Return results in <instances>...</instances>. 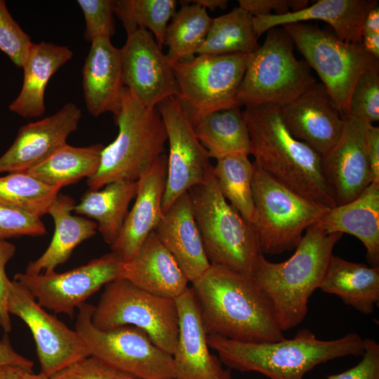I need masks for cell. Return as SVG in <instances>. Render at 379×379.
Here are the masks:
<instances>
[{
	"instance_id": "6da1fadb",
	"label": "cell",
	"mask_w": 379,
	"mask_h": 379,
	"mask_svg": "<svg viewBox=\"0 0 379 379\" xmlns=\"http://www.w3.org/2000/svg\"><path fill=\"white\" fill-rule=\"evenodd\" d=\"M192 284L207 335L245 343L284 338L272 302L252 277L211 265Z\"/></svg>"
},
{
	"instance_id": "7a4b0ae2",
	"label": "cell",
	"mask_w": 379,
	"mask_h": 379,
	"mask_svg": "<svg viewBox=\"0 0 379 379\" xmlns=\"http://www.w3.org/2000/svg\"><path fill=\"white\" fill-rule=\"evenodd\" d=\"M242 114L250 136V154L260 168L310 199L328 208L336 206L324 177L321 155L292 135L279 106H247Z\"/></svg>"
},
{
	"instance_id": "3957f363",
	"label": "cell",
	"mask_w": 379,
	"mask_h": 379,
	"mask_svg": "<svg viewBox=\"0 0 379 379\" xmlns=\"http://www.w3.org/2000/svg\"><path fill=\"white\" fill-rule=\"evenodd\" d=\"M207 343L230 368L260 373L269 379H304L319 364L364 353V339L357 333L324 340L308 328L299 330L293 338L272 342L245 343L207 335Z\"/></svg>"
},
{
	"instance_id": "277c9868",
	"label": "cell",
	"mask_w": 379,
	"mask_h": 379,
	"mask_svg": "<svg viewBox=\"0 0 379 379\" xmlns=\"http://www.w3.org/2000/svg\"><path fill=\"white\" fill-rule=\"evenodd\" d=\"M327 234L314 224L308 227L293 255L281 262H272L262 255L252 277L267 295L281 331L299 325L308 311V301L323 280L333 251L342 238Z\"/></svg>"
},
{
	"instance_id": "5b68a950",
	"label": "cell",
	"mask_w": 379,
	"mask_h": 379,
	"mask_svg": "<svg viewBox=\"0 0 379 379\" xmlns=\"http://www.w3.org/2000/svg\"><path fill=\"white\" fill-rule=\"evenodd\" d=\"M188 193L210 264L252 277L262 255L254 227L223 197L213 166Z\"/></svg>"
},
{
	"instance_id": "8992f818",
	"label": "cell",
	"mask_w": 379,
	"mask_h": 379,
	"mask_svg": "<svg viewBox=\"0 0 379 379\" xmlns=\"http://www.w3.org/2000/svg\"><path fill=\"white\" fill-rule=\"evenodd\" d=\"M114 117L118 135L102 149L98 171L86 180L89 190L116 180L136 181L164 154L167 133L157 107L142 106L125 87Z\"/></svg>"
},
{
	"instance_id": "52a82bcc",
	"label": "cell",
	"mask_w": 379,
	"mask_h": 379,
	"mask_svg": "<svg viewBox=\"0 0 379 379\" xmlns=\"http://www.w3.org/2000/svg\"><path fill=\"white\" fill-rule=\"evenodd\" d=\"M293 41L283 27L267 32L254 51L237 93V107L283 106L317 82L310 67L298 60Z\"/></svg>"
},
{
	"instance_id": "ba28073f",
	"label": "cell",
	"mask_w": 379,
	"mask_h": 379,
	"mask_svg": "<svg viewBox=\"0 0 379 379\" xmlns=\"http://www.w3.org/2000/svg\"><path fill=\"white\" fill-rule=\"evenodd\" d=\"M253 163V227L260 251L262 254L292 251L306 230L330 208L293 190Z\"/></svg>"
},
{
	"instance_id": "9c48e42d",
	"label": "cell",
	"mask_w": 379,
	"mask_h": 379,
	"mask_svg": "<svg viewBox=\"0 0 379 379\" xmlns=\"http://www.w3.org/2000/svg\"><path fill=\"white\" fill-rule=\"evenodd\" d=\"M281 27L310 69L317 72L343 119L347 117L350 98L356 81L364 72L378 67L379 59L368 53L361 42H345L333 30L303 22Z\"/></svg>"
},
{
	"instance_id": "30bf717a",
	"label": "cell",
	"mask_w": 379,
	"mask_h": 379,
	"mask_svg": "<svg viewBox=\"0 0 379 379\" xmlns=\"http://www.w3.org/2000/svg\"><path fill=\"white\" fill-rule=\"evenodd\" d=\"M91 321L100 330L138 327L159 347L172 355L175 352L179 330L175 300L151 293L126 279L105 285Z\"/></svg>"
},
{
	"instance_id": "8fae6325",
	"label": "cell",
	"mask_w": 379,
	"mask_h": 379,
	"mask_svg": "<svg viewBox=\"0 0 379 379\" xmlns=\"http://www.w3.org/2000/svg\"><path fill=\"white\" fill-rule=\"evenodd\" d=\"M77 308L75 331L90 355L138 379L175 378L173 355L156 345L145 331L129 325L98 329L91 321L94 306L84 302Z\"/></svg>"
},
{
	"instance_id": "7c38bea8",
	"label": "cell",
	"mask_w": 379,
	"mask_h": 379,
	"mask_svg": "<svg viewBox=\"0 0 379 379\" xmlns=\"http://www.w3.org/2000/svg\"><path fill=\"white\" fill-rule=\"evenodd\" d=\"M252 53L197 55L171 64L175 98L193 126L214 112L237 106V93Z\"/></svg>"
},
{
	"instance_id": "4fadbf2b",
	"label": "cell",
	"mask_w": 379,
	"mask_h": 379,
	"mask_svg": "<svg viewBox=\"0 0 379 379\" xmlns=\"http://www.w3.org/2000/svg\"><path fill=\"white\" fill-rule=\"evenodd\" d=\"M124 261L112 251L71 270L58 273H17L24 286L44 308L72 317L74 310L102 286L122 279Z\"/></svg>"
},
{
	"instance_id": "5bb4252c",
	"label": "cell",
	"mask_w": 379,
	"mask_h": 379,
	"mask_svg": "<svg viewBox=\"0 0 379 379\" xmlns=\"http://www.w3.org/2000/svg\"><path fill=\"white\" fill-rule=\"evenodd\" d=\"M9 314L21 319L29 327L36 345L40 373L49 378L58 371L90 353L75 330L70 329L42 307L21 284L11 281L7 298Z\"/></svg>"
},
{
	"instance_id": "9a60e30c",
	"label": "cell",
	"mask_w": 379,
	"mask_h": 379,
	"mask_svg": "<svg viewBox=\"0 0 379 379\" xmlns=\"http://www.w3.org/2000/svg\"><path fill=\"white\" fill-rule=\"evenodd\" d=\"M157 108L164 123L169 144L162 200L164 213L179 197L202 183L213 166L178 100L174 96L168 98L160 102Z\"/></svg>"
},
{
	"instance_id": "2e32d148",
	"label": "cell",
	"mask_w": 379,
	"mask_h": 379,
	"mask_svg": "<svg viewBox=\"0 0 379 379\" xmlns=\"http://www.w3.org/2000/svg\"><path fill=\"white\" fill-rule=\"evenodd\" d=\"M120 53L124 86L142 106L156 108L176 96L172 67L149 31L137 29L128 33Z\"/></svg>"
},
{
	"instance_id": "e0dca14e",
	"label": "cell",
	"mask_w": 379,
	"mask_h": 379,
	"mask_svg": "<svg viewBox=\"0 0 379 379\" xmlns=\"http://www.w3.org/2000/svg\"><path fill=\"white\" fill-rule=\"evenodd\" d=\"M335 145L322 155V168L335 205L358 197L372 182L367 154L370 124L348 117Z\"/></svg>"
},
{
	"instance_id": "ac0fdd59",
	"label": "cell",
	"mask_w": 379,
	"mask_h": 379,
	"mask_svg": "<svg viewBox=\"0 0 379 379\" xmlns=\"http://www.w3.org/2000/svg\"><path fill=\"white\" fill-rule=\"evenodd\" d=\"M292 135L321 156L339 140L345 119L332 96L321 82H316L293 101L279 107Z\"/></svg>"
},
{
	"instance_id": "d6986e66",
	"label": "cell",
	"mask_w": 379,
	"mask_h": 379,
	"mask_svg": "<svg viewBox=\"0 0 379 379\" xmlns=\"http://www.w3.org/2000/svg\"><path fill=\"white\" fill-rule=\"evenodd\" d=\"M81 110L68 102L54 114L21 126L16 138L0 157V173L27 171L67 144L77 129Z\"/></svg>"
},
{
	"instance_id": "ffe728a7",
	"label": "cell",
	"mask_w": 379,
	"mask_h": 379,
	"mask_svg": "<svg viewBox=\"0 0 379 379\" xmlns=\"http://www.w3.org/2000/svg\"><path fill=\"white\" fill-rule=\"evenodd\" d=\"M167 173V156L161 154L138 180V190L120 234L110 246L124 262L130 260L163 216L162 200Z\"/></svg>"
},
{
	"instance_id": "44dd1931",
	"label": "cell",
	"mask_w": 379,
	"mask_h": 379,
	"mask_svg": "<svg viewBox=\"0 0 379 379\" xmlns=\"http://www.w3.org/2000/svg\"><path fill=\"white\" fill-rule=\"evenodd\" d=\"M179 330L173 354L175 379H218L224 369L211 354L199 307L192 288L175 299Z\"/></svg>"
},
{
	"instance_id": "7402d4cb",
	"label": "cell",
	"mask_w": 379,
	"mask_h": 379,
	"mask_svg": "<svg viewBox=\"0 0 379 379\" xmlns=\"http://www.w3.org/2000/svg\"><path fill=\"white\" fill-rule=\"evenodd\" d=\"M86 107L93 117L105 112L115 116L121 107L125 88L120 48L109 38L98 37L91 41L82 69Z\"/></svg>"
},
{
	"instance_id": "603a6c76",
	"label": "cell",
	"mask_w": 379,
	"mask_h": 379,
	"mask_svg": "<svg viewBox=\"0 0 379 379\" xmlns=\"http://www.w3.org/2000/svg\"><path fill=\"white\" fill-rule=\"evenodd\" d=\"M155 232L190 282L211 266L194 218L188 192L179 197L163 214Z\"/></svg>"
},
{
	"instance_id": "cb8c5ba5",
	"label": "cell",
	"mask_w": 379,
	"mask_h": 379,
	"mask_svg": "<svg viewBox=\"0 0 379 379\" xmlns=\"http://www.w3.org/2000/svg\"><path fill=\"white\" fill-rule=\"evenodd\" d=\"M122 279L151 293L173 299L182 295L190 282L154 230L124 262Z\"/></svg>"
},
{
	"instance_id": "d4e9b609",
	"label": "cell",
	"mask_w": 379,
	"mask_h": 379,
	"mask_svg": "<svg viewBox=\"0 0 379 379\" xmlns=\"http://www.w3.org/2000/svg\"><path fill=\"white\" fill-rule=\"evenodd\" d=\"M378 5V0H319L306 8L284 15L253 17L259 38L269 29L307 20L326 22L335 34L347 43L361 41V24L366 13Z\"/></svg>"
},
{
	"instance_id": "484cf974",
	"label": "cell",
	"mask_w": 379,
	"mask_h": 379,
	"mask_svg": "<svg viewBox=\"0 0 379 379\" xmlns=\"http://www.w3.org/2000/svg\"><path fill=\"white\" fill-rule=\"evenodd\" d=\"M314 224L327 234L356 237L370 266L379 267V182H372L353 201L330 208Z\"/></svg>"
},
{
	"instance_id": "4316f807",
	"label": "cell",
	"mask_w": 379,
	"mask_h": 379,
	"mask_svg": "<svg viewBox=\"0 0 379 379\" xmlns=\"http://www.w3.org/2000/svg\"><path fill=\"white\" fill-rule=\"evenodd\" d=\"M75 204L70 196L58 194L47 213L55 225L51 241L40 257L28 263L25 272L38 274L55 272L58 265L68 260L78 245L96 234L95 221L72 214Z\"/></svg>"
},
{
	"instance_id": "83f0119b",
	"label": "cell",
	"mask_w": 379,
	"mask_h": 379,
	"mask_svg": "<svg viewBox=\"0 0 379 379\" xmlns=\"http://www.w3.org/2000/svg\"><path fill=\"white\" fill-rule=\"evenodd\" d=\"M72 56L73 52L67 46L46 41L33 43L22 67V88L9 110L24 118L43 115L46 87L51 77Z\"/></svg>"
},
{
	"instance_id": "f1b7e54d",
	"label": "cell",
	"mask_w": 379,
	"mask_h": 379,
	"mask_svg": "<svg viewBox=\"0 0 379 379\" xmlns=\"http://www.w3.org/2000/svg\"><path fill=\"white\" fill-rule=\"evenodd\" d=\"M319 289L347 305L371 314L379 302V267L332 255Z\"/></svg>"
},
{
	"instance_id": "f546056e",
	"label": "cell",
	"mask_w": 379,
	"mask_h": 379,
	"mask_svg": "<svg viewBox=\"0 0 379 379\" xmlns=\"http://www.w3.org/2000/svg\"><path fill=\"white\" fill-rule=\"evenodd\" d=\"M137 190L138 180L111 182L99 190L86 191L73 211L95 220L104 241L112 246L120 234Z\"/></svg>"
},
{
	"instance_id": "4dcf8cb0",
	"label": "cell",
	"mask_w": 379,
	"mask_h": 379,
	"mask_svg": "<svg viewBox=\"0 0 379 379\" xmlns=\"http://www.w3.org/2000/svg\"><path fill=\"white\" fill-rule=\"evenodd\" d=\"M195 134L210 158L250 154L248 131L239 107L214 112L194 126Z\"/></svg>"
},
{
	"instance_id": "1f68e13d",
	"label": "cell",
	"mask_w": 379,
	"mask_h": 379,
	"mask_svg": "<svg viewBox=\"0 0 379 379\" xmlns=\"http://www.w3.org/2000/svg\"><path fill=\"white\" fill-rule=\"evenodd\" d=\"M103 148L102 144L74 147L67 143L27 172L47 185L62 188L93 175Z\"/></svg>"
},
{
	"instance_id": "d6a6232c",
	"label": "cell",
	"mask_w": 379,
	"mask_h": 379,
	"mask_svg": "<svg viewBox=\"0 0 379 379\" xmlns=\"http://www.w3.org/2000/svg\"><path fill=\"white\" fill-rule=\"evenodd\" d=\"M258 39L253 16L239 6L235 7L223 15L212 18L206 37L197 54L253 53L260 46Z\"/></svg>"
},
{
	"instance_id": "836d02e7",
	"label": "cell",
	"mask_w": 379,
	"mask_h": 379,
	"mask_svg": "<svg viewBox=\"0 0 379 379\" xmlns=\"http://www.w3.org/2000/svg\"><path fill=\"white\" fill-rule=\"evenodd\" d=\"M180 4L181 8L168 25L164 42L168 47L166 55L171 65L195 57L212 22L204 8L187 1Z\"/></svg>"
},
{
	"instance_id": "e575fe53",
	"label": "cell",
	"mask_w": 379,
	"mask_h": 379,
	"mask_svg": "<svg viewBox=\"0 0 379 379\" xmlns=\"http://www.w3.org/2000/svg\"><path fill=\"white\" fill-rule=\"evenodd\" d=\"M248 156L238 153L217 159L213 173L225 199L253 226L255 220L252 189L254 166Z\"/></svg>"
},
{
	"instance_id": "d590c367",
	"label": "cell",
	"mask_w": 379,
	"mask_h": 379,
	"mask_svg": "<svg viewBox=\"0 0 379 379\" xmlns=\"http://www.w3.org/2000/svg\"><path fill=\"white\" fill-rule=\"evenodd\" d=\"M60 189L44 184L27 171L11 172L0 177V205L41 218L47 214Z\"/></svg>"
},
{
	"instance_id": "8d00e7d4",
	"label": "cell",
	"mask_w": 379,
	"mask_h": 379,
	"mask_svg": "<svg viewBox=\"0 0 379 379\" xmlns=\"http://www.w3.org/2000/svg\"><path fill=\"white\" fill-rule=\"evenodd\" d=\"M175 0H117L114 13L129 33L148 29L160 48L164 45L168 20L176 12Z\"/></svg>"
},
{
	"instance_id": "74e56055",
	"label": "cell",
	"mask_w": 379,
	"mask_h": 379,
	"mask_svg": "<svg viewBox=\"0 0 379 379\" xmlns=\"http://www.w3.org/2000/svg\"><path fill=\"white\" fill-rule=\"evenodd\" d=\"M348 117L368 124L379 121V67L364 72L356 81L350 98Z\"/></svg>"
},
{
	"instance_id": "f35d334b",
	"label": "cell",
	"mask_w": 379,
	"mask_h": 379,
	"mask_svg": "<svg viewBox=\"0 0 379 379\" xmlns=\"http://www.w3.org/2000/svg\"><path fill=\"white\" fill-rule=\"evenodd\" d=\"M33 42L13 18L6 3L0 0V50L18 67H22Z\"/></svg>"
},
{
	"instance_id": "ab89813d",
	"label": "cell",
	"mask_w": 379,
	"mask_h": 379,
	"mask_svg": "<svg viewBox=\"0 0 379 379\" xmlns=\"http://www.w3.org/2000/svg\"><path fill=\"white\" fill-rule=\"evenodd\" d=\"M84 16V38L92 41L98 37L111 38L114 32V1L78 0Z\"/></svg>"
},
{
	"instance_id": "60d3db41",
	"label": "cell",
	"mask_w": 379,
	"mask_h": 379,
	"mask_svg": "<svg viewBox=\"0 0 379 379\" xmlns=\"http://www.w3.org/2000/svg\"><path fill=\"white\" fill-rule=\"evenodd\" d=\"M46 233L41 218L0 205V240L23 236H42Z\"/></svg>"
},
{
	"instance_id": "b9f144b4",
	"label": "cell",
	"mask_w": 379,
	"mask_h": 379,
	"mask_svg": "<svg viewBox=\"0 0 379 379\" xmlns=\"http://www.w3.org/2000/svg\"><path fill=\"white\" fill-rule=\"evenodd\" d=\"M48 379H138L94 357H84L58 371Z\"/></svg>"
},
{
	"instance_id": "7bdbcfd3",
	"label": "cell",
	"mask_w": 379,
	"mask_h": 379,
	"mask_svg": "<svg viewBox=\"0 0 379 379\" xmlns=\"http://www.w3.org/2000/svg\"><path fill=\"white\" fill-rule=\"evenodd\" d=\"M361 361L342 373L329 375L326 379H379V344L373 338L364 339Z\"/></svg>"
},
{
	"instance_id": "ee69618b",
	"label": "cell",
	"mask_w": 379,
	"mask_h": 379,
	"mask_svg": "<svg viewBox=\"0 0 379 379\" xmlns=\"http://www.w3.org/2000/svg\"><path fill=\"white\" fill-rule=\"evenodd\" d=\"M239 7L253 17L284 15L309 6L308 0H239Z\"/></svg>"
},
{
	"instance_id": "f6af8a7d",
	"label": "cell",
	"mask_w": 379,
	"mask_h": 379,
	"mask_svg": "<svg viewBox=\"0 0 379 379\" xmlns=\"http://www.w3.org/2000/svg\"><path fill=\"white\" fill-rule=\"evenodd\" d=\"M15 246L7 240H0V326L5 333L11 331L10 314L7 310L8 290L11 280L6 266L15 253Z\"/></svg>"
},
{
	"instance_id": "bcb514c9",
	"label": "cell",
	"mask_w": 379,
	"mask_h": 379,
	"mask_svg": "<svg viewBox=\"0 0 379 379\" xmlns=\"http://www.w3.org/2000/svg\"><path fill=\"white\" fill-rule=\"evenodd\" d=\"M13 365L32 371L34 362L20 355L13 348L7 333L0 340V366Z\"/></svg>"
},
{
	"instance_id": "7dc6e473",
	"label": "cell",
	"mask_w": 379,
	"mask_h": 379,
	"mask_svg": "<svg viewBox=\"0 0 379 379\" xmlns=\"http://www.w3.org/2000/svg\"><path fill=\"white\" fill-rule=\"evenodd\" d=\"M367 154L372 182H379V127L373 124L368 128Z\"/></svg>"
},
{
	"instance_id": "c3c4849f",
	"label": "cell",
	"mask_w": 379,
	"mask_h": 379,
	"mask_svg": "<svg viewBox=\"0 0 379 379\" xmlns=\"http://www.w3.org/2000/svg\"><path fill=\"white\" fill-rule=\"evenodd\" d=\"M0 379H48L41 373L35 374L20 366L4 365L0 366Z\"/></svg>"
},
{
	"instance_id": "681fc988",
	"label": "cell",
	"mask_w": 379,
	"mask_h": 379,
	"mask_svg": "<svg viewBox=\"0 0 379 379\" xmlns=\"http://www.w3.org/2000/svg\"><path fill=\"white\" fill-rule=\"evenodd\" d=\"M361 36L366 34H379V7L372 8L364 17L361 24Z\"/></svg>"
},
{
	"instance_id": "f907efd6",
	"label": "cell",
	"mask_w": 379,
	"mask_h": 379,
	"mask_svg": "<svg viewBox=\"0 0 379 379\" xmlns=\"http://www.w3.org/2000/svg\"><path fill=\"white\" fill-rule=\"evenodd\" d=\"M364 48L375 58L379 59V34L371 33L361 36Z\"/></svg>"
},
{
	"instance_id": "816d5d0a",
	"label": "cell",
	"mask_w": 379,
	"mask_h": 379,
	"mask_svg": "<svg viewBox=\"0 0 379 379\" xmlns=\"http://www.w3.org/2000/svg\"><path fill=\"white\" fill-rule=\"evenodd\" d=\"M189 3L197 4L204 9L215 11L217 8L225 9L228 1L227 0H193L187 1Z\"/></svg>"
},
{
	"instance_id": "f5cc1de1",
	"label": "cell",
	"mask_w": 379,
	"mask_h": 379,
	"mask_svg": "<svg viewBox=\"0 0 379 379\" xmlns=\"http://www.w3.org/2000/svg\"><path fill=\"white\" fill-rule=\"evenodd\" d=\"M218 379H231V372L230 369L224 370Z\"/></svg>"
},
{
	"instance_id": "db71d44e",
	"label": "cell",
	"mask_w": 379,
	"mask_h": 379,
	"mask_svg": "<svg viewBox=\"0 0 379 379\" xmlns=\"http://www.w3.org/2000/svg\"><path fill=\"white\" fill-rule=\"evenodd\" d=\"M168 379H175V378H168Z\"/></svg>"
}]
</instances>
